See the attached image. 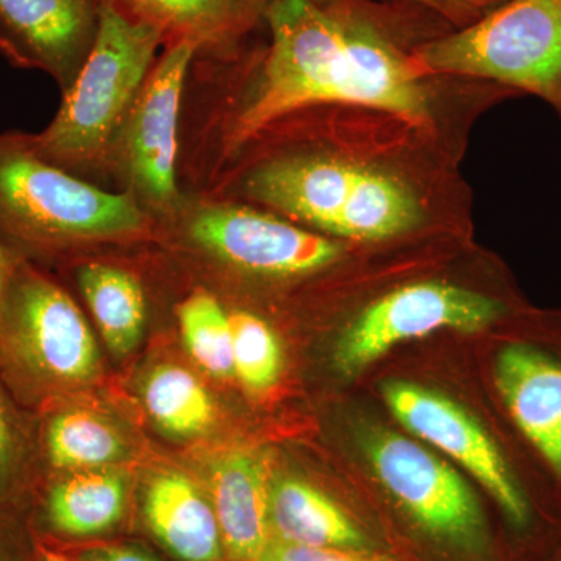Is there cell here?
<instances>
[{
  "instance_id": "cell-32",
  "label": "cell",
  "mask_w": 561,
  "mask_h": 561,
  "mask_svg": "<svg viewBox=\"0 0 561 561\" xmlns=\"http://www.w3.org/2000/svg\"><path fill=\"white\" fill-rule=\"evenodd\" d=\"M459 2H460V0H459ZM467 2L489 3V2H494V0H467Z\"/></svg>"
},
{
  "instance_id": "cell-28",
  "label": "cell",
  "mask_w": 561,
  "mask_h": 561,
  "mask_svg": "<svg viewBox=\"0 0 561 561\" xmlns=\"http://www.w3.org/2000/svg\"><path fill=\"white\" fill-rule=\"evenodd\" d=\"M416 2L440 11L443 14H448V16H457L460 13L459 0H416Z\"/></svg>"
},
{
  "instance_id": "cell-22",
  "label": "cell",
  "mask_w": 561,
  "mask_h": 561,
  "mask_svg": "<svg viewBox=\"0 0 561 561\" xmlns=\"http://www.w3.org/2000/svg\"><path fill=\"white\" fill-rule=\"evenodd\" d=\"M179 323L184 346L203 370L219 379L234 376L230 312L214 295L191 294L179 306Z\"/></svg>"
},
{
  "instance_id": "cell-25",
  "label": "cell",
  "mask_w": 561,
  "mask_h": 561,
  "mask_svg": "<svg viewBox=\"0 0 561 561\" xmlns=\"http://www.w3.org/2000/svg\"><path fill=\"white\" fill-rule=\"evenodd\" d=\"M257 561H383L362 551L331 548H306L272 540Z\"/></svg>"
},
{
  "instance_id": "cell-24",
  "label": "cell",
  "mask_w": 561,
  "mask_h": 561,
  "mask_svg": "<svg viewBox=\"0 0 561 561\" xmlns=\"http://www.w3.org/2000/svg\"><path fill=\"white\" fill-rule=\"evenodd\" d=\"M24 440L9 402L0 393V497L13 491L24 460Z\"/></svg>"
},
{
  "instance_id": "cell-15",
  "label": "cell",
  "mask_w": 561,
  "mask_h": 561,
  "mask_svg": "<svg viewBox=\"0 0 561 561\" xmlns=\"http://www.w3.org/2000/svg\"><path fill=\"white\" fill-rule=\"evenodd\" d=\"M144 518L151 534L181 561H216L221 534L213 502L180 472L151 479L144 496Z\"/></svg>"
},
{
  "instance_id": "cell-21",
  "label": "cell",
  "mask_w": 561,
  "mask_h": 561,
  "mask_svg": "<svg viewBox=\"0 0 561 561\" xmlns=\"http://www.w3.org/2000/svg\"><path fill=\"white\" fill-rule=\"evenodd\" d=\"M151 420L168 434L191 438L205 434L216 420V404L197 376L176 365H161L142 386Z\"/></svg>"
},
{
  "instance_id": "cell-31",
  "label": "cell",
  "mask_w": 561,
  "mask_h": 561,
  "mask_svg": "<svg viewBox=\"0 0 561 561\" xmlns=\"http://www.w3.org/2000/svg\"><path fill=\"white\" fill-rule=\"evenodd\" d=\"M249 2L250 5L253 7L254 11L260 14L262 11L267 9L268 2H271V0H249Z\"/></svg>"
},
{
  "instance_id": "cell-7",
  "label": "cell",
  "mask_w": 561,
  "mask_h": 561,
  "mask_svg": "<svg viewBox=\"0 0 561 561\" xmlns=\"http://www.w3.org/2000/svg\"><path fill=\"white\" fill-rule=\"evenodd\" d=\"M191 41L165 46L144 81L122 131L113 165L128 194L153 217H169L183 206L176 181L181 98L195 54Z\"/></svg>"
},
{
  "instance_id": "cell-3",
  "label": "cell",
  "mask_w": 561,
  "mask_h": 561,
  "mask_svg": "<svg viewBox=\"0 0 561 561\" xmlns=\"http://www.w3.org/2000/svg\"><path fill=\"white\" fill-rule=\"evenodd\" d=\"M151 217L128 192H111L44 161L24 133L0 135V243L22 254L83 242L131 241Z\"/></svg>"
},
{
  "instance_id": "cell-23",
  "label": "cell",
  "mask_w": 561,
  "mask_h": 561,
  "mask_svg": "<svg viewBox=\"0 0 561 561\" xmlns=\"http://www.w3.org/2000/svg\"><path fill=\"white\" fill-rule=\"evenodd\" d=\"M234 376L251 393L271 390L279 379L283 351L267 321L247 311L230 312Z\"/></svg>"
},
{
  "instance_id": "cell-19",
  "label": "cell",
  "mask_w": 561,
  "mask_h": 561,
  "mask_svg": "<svg viewBox=\"0 0 561 561\" xmlns=\"http://www.w3.org/2000/svg\"><path fill=\"white\" fill-rule=\"evenodd\" d=\"M77 280L106 346L116 356L130 354L142 341L147 323L146 295L139 280L102 262L80 267Z\"/></svg>"
},
{
  "instance_id": "cell-17",
  "label": "cell",
  "mask_w": 561,
  "mask_h": 561,
  "mask_svg": "<svg viewBox=\"0 0 561 561\" xmlns=\"http://www.w3.org/2000/svg\"><path fill=\"white\" fill-rule=\"evenodd\" d=\"M125 505L127 481L119 472L105 468L69 472L47 486L41 522L62 537H91L113 529Z\"/></svg>"
},
{
  "instance_id": "cell-20",
  "label": "cell",
  "mask_w": 561,
  "mask_h": 561,
  "mask_svg": "<svg viewBox=\"0 0 561 561\" xmlns=\"http://www.w3.org/2000/svg\"><path fill=\"white\" fill-rule=\"evenodd\" d=\"M43 448L49 467L57 471L101 470L124 453L116 427L90 411L61 409L47 419Z\"/></svg>"
},
{
  "instance_id": "cell-29",
  "label": "cell",
  "mask_w": 561,
  "mask_h": 561,
  "mask_svg": "<svg viewBox=\"0 0 561 561\" xmlns=\"http://www.w3.org/2000/svg\"><path fill=\"white\" fill-rule=\"evenodd\" d=\"M35 560L36 561H73L69 559L65 553L55 551L49 548L46 542H38L35 548Z\"/></svg>"
},
{
  "instance_id": "cell-14",
  "label": "cell",
  "mask_w": 561,
  "mask_h": 561,
  "mask_svg": "<svg viewBox=\"0 0 561 561\" xmlns=\"http://www.w3.org/2000/svg\"><path fill=\"white\" fill-rule=\"evenodd\" d=\"M271 485L264 463L231 453L214 465L210 496L221 541L239 561H257L272 541Z\"/></svg>"
},
{
  "instance_id": "cell-9",
  "label": "cell",
  "mask_w": 561,
  "mask_h": 561,
  "mask_svg": "<svg viewBox=\"0 0 561 561\" xmlns=\"http://www.w3.org/2000/svg\"><path fill=\"white\" fill-rule=\"evenodd\" d=\"M365 454L376 478L421 529L457 548H483L481 505L448 463L391 431L373 432Z\"/></svg>"
},
{
  "instance_id": "cell-8",
  "label": "cell",
  "mask_w": 561,
  "mask_h": 561,
  "mask_svg": "<svg viewBox=\"0 0 561 561\" xmlns=\"http://www.w3.org/2000/svg\"><path fill=\"white\" fill-rule=\"evenodd\" d=\"M513 313L511 302L440 283L409 284L371 302L343 332L335 346V367L357 375L398 343L440 330L482 331Z\"/></svg>"
},
{
  "instance_id": "cell-27",
  "label": "cell",
  "mask_w": 561,
  "mask_h": 561,
  "mask_svg": "<svg viewBox=\"0 0 561 561\" xmlns=\"http://www.w3.org/2000/svg\"><path fill=\"white\" fill-rule=\"evenodd\" d=\"M20 257L11 253L7 247L0 243V316H2L3 302L9 291L11 279L20 265Z\"/></svg>"
},
{
  "instance_id": "cell-6",
  "label": "cell",
  "mask_w": 561,
  "mask_h": 561,
  "mask_svg": "<svg viewBox=\"0 0 561 561\" xmlns=\"http://www.w3.org/2000/svg\"><path fill=\"white\" fill-rule=\"evenodd\" d=\"M0 359L35 391L90 381L99 350L77 302L21 261L0 316Z\"/></svg>"
},
{
  "instance_id": "cell-11",
  "label": "cell",
  "mask_w": 561,
  "mask_h": 561,
  "mask_svg": "<svg viewBox=\"0 0 561 561\" xmlns=\"http://www.w3.org/2000/svg\"><path fill=\"white\" fill-rule=\"evenodd\" d=\"M187 231L210 256L268 278L309 275L342 256V247L330 238L273 214L228 203L197 206Z\"/></svg>"
},
{
  "instance_id": "cell-16",
  "label": "cell",
  "mask_w": 561,
  "mask_h": 561,
  "mask_svg": "<svg viewBox=\"0 0 561 561\" xmlns=\"http://www.w3.org/2000/svg\"><path fill=\"white\" fill-rule=\"evenodd\" d=\"M124 16L157 28L165 46L191 41L198 49L224 47L253 24L249 0H101Z\"/></svg>"
},
{
  "instance_id": "cell-26",
  "label": "cell",
  "mask_w": 561,
  "mask_h": 561,
  "mask_svg": "<svg viewBox=\"0 0 561 561\" xmlns=\"http://www.w3.org/2000/svg\"><path fill=\"white\" fill-rule=\"evenodd\" d=\"M81 561H158L149 552L135 546H98L81 556Z\"/></svg>"
},
{
  "instance_id": "cell-5",
  "label": "cell",
  "mask_w": 561,
  "mask_h": 561,
  "mask_svg": "<svg viewBox=\"0 0 561 561\" xmlns=\"http://www.w3.org/2000/svg\"><path fill=\"white\" fill-rule=\"evenodd\" d=\"M426 72L478 77L531 92L561 111V0H511L412 57Z\"/></svg>"
},
{
  "instance_id": "cell-1",
  "label": "cell",
  "mask_w": 561,
  "mask_h": 561,
  "mask_svg": "<svg viewBox=\"0 0 561 561\" xmlns=\"http://www.w3.org/2000/svg\"><path fill=\"white\" fill-rule=\"evenodd\" d=\"M265 16L271 47L228 135L230 149L323 103L367 106L412 124L431 119L415 62L367 18L317 0H271Z\"/></svg>"
},
{
  "instance_id": "cell-10",
  "label": "cell",
  "mask_w": 561,
  "mask_h": 561,
  "mask_svg": "<svg viewBox=\"0 0 561 561\" xmlns=\"http://www.w3.org/2000/svg\"><path fill=\"white\" fill-rule=\"evenodd\" d=\"M391 413L412 434L442 449L470 471L516 530L530 526L534 501L527 483L489 431L457 402L404 381L382 387Z\"/></svg>"
},
{
  "instance_id": "cell-4",
  "label": "cell",
  "mask_w": 561,
  "mask_h": 561,
  "mask_svg": "<svg viewBox=\"0 0 561 561\" xmlns=\"http://www.w3.org/2000/svg\"><path fill=\"white\" fill-rule=\"evenodd\" d=\"M245 191L290 220L357 241L397 238L423 220V206L408 184L341 158L309 154L265 162L250 173Z\"/></svg>"
},
{
  "instance_id": "cell-12",
  "label": "cell",
  "mask_w": 561,
  "mask_h": 561,
  "mask_svg": "<svg viewBox=\"0 0 561 561\" xmlns=\"http://www.w3.org/2000/svg\"><path fill=\"white\" fill-rule=\"evenodd\" d=\"M493 382L516 434L561 491V339L501 343Z\"/></svg>"
},
{
  "instance_id": "cell-30",
  "label": "cell",
  "mask_w": 561,
  "mask_h": 561,
  "mask_svg": "<svg viewBox=\"0 0 561 561\" xmlns=\"http://www.w3.org/2000/svg\"><path fill=\"white\" fill-rule=\"evenodd\" d=\"M0 561H21L14 556L13 552L10 551V548H7L2 541H0Z\"/></svg>"
},
{
  "instance_id": "cell-18",
  "label": "cell",
  "mask_w": 561,
  "mask_h": 561,
  "mask_svg": "<svg viewBox=\"0 0 561 561\" xmlns=\"http://www.w3.org/2000/svg\"><path fill=\"white\" fill-rule=\"evenodd\" d=\"M271 527L276 540L306 548L364 551L367 537L330 496L301 479L271 485Z\"/></svg>"
},
{
  "instance_id": "cell-2",
  "label": "cell",
  "mask_w": 561,
  "mask_h": 561,
  "mask_svg": "<svg viewBox=\"0 0 561 561\" xmlns=\"http://www.w3.org/2000/svg\"><path fill=\"white\" fill-rule=\"evenodd\" d=\"M164 38L101 2L87 61L44 130L24 135L39 158L83 179L113 165L117 144Z\"/></svg>"
},
{
  "instance_id": "cell-13",
  "label": "cell",
  "mask_w": 561,
  "mask_h": 561,
  "mask_svg": "<svg viewBox=\"0 0 561 561\" xmlns=\"http://www.w3.org/2000/svg\"><path fill=\"white\" fill-rule=\"evenodd\" d=\"M99 20L101 0H0V51L65 92L90 55Z\"/></svg>"
}]
</instances>
